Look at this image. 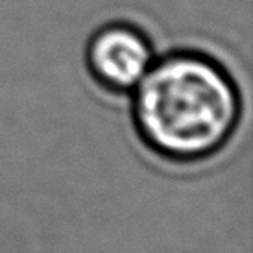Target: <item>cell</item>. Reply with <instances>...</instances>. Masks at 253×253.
Wrapping results in <instances>:
<instances>
[{
  "label": "cell",
  "mask_w": 253,
  "mask_h": 253,
  "mask_svg": "<svg viewBox=\"0 0 253 253\" xmlns=\"http://www.w3.org/2000/svg\"><path fill=\"white\" fill-rule=\"evenodd\" d=\"M152 65V46L139 28L113 22L100 28L87 46L92 78L111 91L135 89Z\"/></svg>",
  "instance_id": "cell-2"
},
{
  "label": "cell",
  "mask_w": 253,
  "mask_h": 253,
  "mask_svg": "<svg viewBox=\"0 0 253 253\" xmlns=\"http://www.w3.org/2000/svg\"><path fill=\"white\" fill-rule=\"evenodd\" d=\"M240 117V94L231 76L211 57L174 52L150 65L137 84L133 120L155 154L192 163L216 154Z\"/></svg>",
  "instance_id": "cell-1"
}]
</instances>
